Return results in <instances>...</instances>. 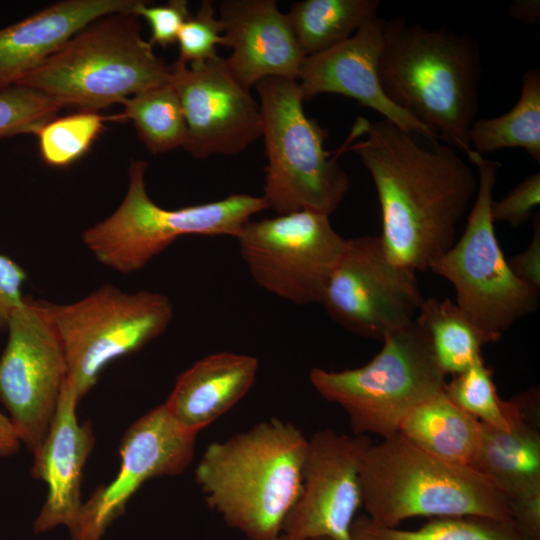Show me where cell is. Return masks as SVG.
I'll list each match as a JSON object with an SVG mask.
<instances>
[{
  "label": "cell",
  "mask_w": 540,
  "mask_h": 540,
  "mask_svg": "<svg viewBox=\"0 0 540 540\" xmlns=\"http://www.w3.org/2000/svg\"><path fill=\"white\" fill-rule=\"evenodd\" d=\"M0 357V401L21 442L35 455L68 376L64 348L42 300L24 297L9 318Z\"/></svg>",
  "instance_id": "obj_12"
},
{
  "label": "cell",
  "mask_w": 540,
  "mask_h": 540,
  "mask_svg": "<svg viewBox=\"0 0 540 540\" xmlns=\"http://www.w3.org/2000/svg\"><path fill=\"white\" fill-rule=\"evenodd\" d=\"M135 14L146 19L150 25L149 42L164 48L176 43L182 25L191 16L186 0H170L162 5H148L146 1H140Z\"/></svg>",
  "instance_id": "obj_33"
},
{
  "label": "cell",
  "mask_w": 540,
  "mask_h": 540,
  "mask_svg": "<svg viewBox=\"0 0 540 540\" xmlns=\"http://www.w3.org/2000/svg\"><path fill=\"white\" fill-rule=\"evenodd\" d=\"M372 444L367 435L315 432L308 439L301 490L281 534L289 540H351L362 505L361 464Z\"/></svg>",
  "instance_id": "obj_14"
},
{
  "label": "cell",
  "mask_w": 540,
  "mask_h": 540,
  "mask_svg": "<svg viewBox=\"0 0 540 540\" xmlns=\"http://www.w3.org/2000/svg\"><path fill=\"white\" fill-rule=\"evenodd\" d=\"M415 322L425 331L440 370L453 376L482 358L481 349L502 335L479 327L450 299L424 300Z\"/></svg>",
  "instance_id": "obj_24"
},
{
  "label": "cell",
  "mask_w": 540,
  "mask_h": 540,
  "mask_svg": "<svg viewBox=\"0 0 540 540\" xmlns=\"http://www.w3.org/2000/svg\"><path fill=\"white\" fill-rule=\"evenodd\" d=\"M378 0H302L286 13L298 45L307 57L350 38L377 18Z\"/></svg>",
  "instance_id": "obj_25"
},
{
  "label": "cell",
  "mask_w": 540,
  "mask_h": 540,
  "mask_svg": "<svg viewBox=\"0 0 540 540\" xmlns=\"http://www.w3.org/2000/svg\"><path fill=\"white\" fill-rule=\"evenodd\" d=\"M385 20L375 18L350 38L322 52L305 57L298 83L304 101L320 94H340L381 114L403 131L429 142L437 136L397 107L385 95L378 72Z\"/></svg>",
  "instance_id": "obj_17"
},
{
  "label": "cell",
  "mask_w": 540,
  "mask_h": 540,
  "mask_svg": "<svg viewBox=\"0 0 540 540\" xmlns=\"http://www.w3.org/2000/svg\"><path fill=\"white\" fill-rule=\"evenodd\" d=\"M424 299L416 272L392 261L380 236L346 240L321 304L348 331L383 341L412 323Z\"/></svg>",
  "instance_id": "obj_13"
},
{
  "label": "cell",
  "mask_w": 540,
  "mask_h": 540,
  "mask_svg": "<svg viewBox=\"0 0 540 540\" xmlns=\"http://www.w3.org/2000/svg\"><path fill=\"white\" fill-rule=\"evenodd\" d=\"M107 120H113L112 116L95 111H78L51 119L35 133L43 161L53 167L73 164L89 150Z\"/></svg>",
  "instance_id": "obj_30"
},
{
  "label": "cell",
  "mask_w": 540,
  "mask_h": 540,
  "mask_svg": "<svg viewBox=\"0 0 540 540\" xmlns=\"http://www.w3.org/2000/svg\"><path fill=\"white\" fill-rule=\"evenodd\" d=\"M140 0H64L0 29V90L16 85L96 19L135 12Z\"/></svg>",
  "instance_id": "obj_20"
},
{
  "label": "cell",
  "mask_w": 540,
  "mask_h": 540,
  "mask_svg": "<svg viewBox=\"0 0 540 540\" xmlns=\"http://www.w3.org/2000/svg\"><path fill=\"white\" fill-rule=\"evenodd\" d=\"M79 400L67 377L47 436L40 450L33 455L31 474L48 487L46 500L33 523L36 534L60 525L69 530L82 506V473L95 439L91 423L78 421Z\"/></svg>",
  "instance_id": "obj_19"
},
{
  "label": "cell",
  "mask_w": 540,
  "mask_h": 540,
  "mask_svg": "<svg viewBox=\"0 0 540 540\" xmlns=\"http://www.w3.org/2000/svg\"><path fill=\"white\" fill-rule=\"evenodd\" d=\"M518 411L508 429L481 423L471 467L509 500L540 495L539 388L516 395Z\"/></svg>",
  "instance_id": "obj_21"
},
{
  "label": "cell",
  "mask_w": 540,
  "mask_h": 540,
  "mask_svg": "<svg viewBox=\"0 0 540 540\" xmlns=\"http://www.w3.org/2000/svg\"><path fill=\"white\" fill-rule=\"evenodd\" d=\"M218 17L232 51L227 66L245 87L269 77L298 80L306 56L275 0H224Z\"/></svg>",
  "instance_id": "obj_18"
},
{
  "label": "cell",
  "mask_w": 540,
  "mask_h": 540,
  "mask_svg": "<svg viewBox=\"0 0 540 540\" xmlns=\"http://www.w3.org/2000/svg\"><path fill=\"white\" fill-rule=\"evenodd\" d=\"M273 540H289L286 536L283 534L279 535L278 537L274 538Z\"/></svg>",
  "instance_id": "obj_40"
},
{
  "label": "cell",
  "mask_w": 540,
  "mask_h": 540,
  "mask_svg": "<svg viewBox=\"0 0 540 540\" xmlns=\"http://www.w3.org/2000/svg\"><path fill=\"white\" fill-rule=\"evenodd\" d=\"M169 81L187 125L183 149L194 158L237 155L261 137L259 102L234 77L225 58L197 65L176 60Z\"/></svg>",
  "instance_id": "obj_16"
},
{
  "label": "cell",
  "mask_w": 540,
  "mask_h": 540,
  "mask_svg": "<svg viewBox=\"0 0 540 540\" xmlns=\"http://www.w3.org/2000/svg\"><path fill=\"white\" fill-rule=\"evenodd\" d=\"M310 540H332V539L327 538V537H320V538H315V539H310Z\"/></svg>",
  "instance_id": "obj_41"
},
{
  "label": "cell",
  "mask_w": 540,
  "mask_h": 540,
  "mask_svg": "<svg viewBox=\"0 0 540 540\" xmlns=\"http://www.w3.org/2000/svg\"><path fill=\"white\" fill-rule=\"evenodd\" d=\"M61 339L68 378L81 399L113 360L136 352L160 336L173 318L160 293H127L105 284L69 304L43 301Z\"/></svg>",
  "instance_id": "obj_10"
},
{
  "label": "cell",
  "mask_w": 540,
  "mask_h": 540,
  "mask_svg": "<svg viewBox=\"0 0 540 540\" xmlns=\"http://www.w3.org/2000/svg\"><path fill=\"white\" fill-rule=\"evenodd\" d=\"M21 440L9 417L0 412V457L11 456L20 447Z\"/></svg>",
  "instance_id": "obj_39"
},
{
  "label": "cell",
  "mask_w": 540,
  "mask_h": 540,
  "mask_svg": "<svg viewBox=\"0 0 540 540\" xmlns=\"http://www.w3.org/2000/svg\"><path fill=\"white\" fill-rule=\"evenodd\" d=\"M481 423L459 408L443 391L414 407L401 422L398 433L444 461L471 466Z\"/></svg>",
  "instance_id": "obj_23"
},
{
  "label": "cell",
  "mask_w": 540,
  "mask_h": 540,
  "mask_svg": "<svg viewBox=\"0 0 540 540\" xmlns=\"http://www.w3.org/2000/svg\"><path fill=\"white\" fill-rule=\"evenodd\" d=\"M26 273L15 261L0 254V330H6L13 310L24 297L22 286Z\"/></svg>",
  "instance_id": "obj_35"
},
{
  "label": "cell",
  "mask_w": 540,
  "mask_h": 540,
  "mask_svg": "<svg viewBox=\"0 0 540 540\" xmlns=\"http://www.w3.org/2000/svg\"><path fill=\"white\" fill-rule=\"evenodd\" d=\"M308 439L272 418L211 443L195 470L207 505L250 540H273L298 499Z\"/></svg>",
  "instance_id": "obj_3"
},
{
  "label": "cell",
  "mask_w": 540,
  "mask_h": 540,
  "mask_svg": "<svg viewBox=\"0 0 540 540\" xmlns=\"http://www.w3.org/2000/svg\"><path fill=\"white\" fill-rule=\"evenodd\" d=\"M114 121H132L140 140L153 154L183 148L187 125L176 90L169 82L136 94L121 103Z\"/></svg>",
  "instance_id": "obj_27"
},
{
  "label": "cell",
  "mask_w": 540,
  "mask_h": 540,
  "mask_svg": "<svg viewBox=\"0 0 540 540\" xmlns=\"http://www.w3.org/2000/svg\"><path fill=\"white\" fill-rule=\"evenodd\" d=\"M385 95L468 157L479 110L482 60L467 33L428 29L403 17L385 20L378 65Z\"/></svg>",
  "instance_id": "obj_2"
},
{
  "label": "cell",
  "mask_w": 540,
  "mask_h": 540,
  "mask_svg": "<svg viewBox=\"0 0 540 540\" xmlns=\"http://www.w3.org/2000/svg\"><path fill=\"white\" fill-rule=\"evenodd\" d=\"M147 162L132 160L129 184L119 207L106 219L82 233V241L97 261L129 274L145 267L184 235L230 236L267 205L261 196L230 194L223 199L165 209L146 192Z\"/></svg>",
  "instance_id": "obj_8"
},
{
  "label": "cell",
  "mask_w": 540,
  "mask_h": 540,
  "mask_svg": "<svg viewBox=\"0 0 540 540\" xmlns=\"http://www.w3.org/2000/svg\"><path fill=\"white\" fill-rule=\"evenodd\" d=\"M171 65L141 35L135 12L91 22L17 85L35 89L63 108L95 111L167 83Z\"/></svg>",
  "instance_id": "obj_5"
},
{
  "label": "cell",
  "mask_w": 540,
  "mask_h": 540,
  "mask_svg": "<svg viewBox=\"0 0 540 540\" xmlns=\"http://www.w3.org/2000/svg\"><path fill=\"white\" fill-rule=\"evenodd\" d=\"M267 157L262 198L278 215L297 211L332 214L349 190L338 164L341 151H326L327 129L305 113L296 79L269 77L255 85Z\"/></svg>",
  "instance_id": "obj_6"
},
{
  "label": "cell",
  "mask_w": 540,
  "mask_h": 540,
  "mask_svg": "<svg viewBox=\"0 0 540 540\" xmlns=\"http://www.w3.org/2000/svg\"><path fill=\"white\" fill-rule=\"evenodd\" d=\"M509 509L521 540H540V495L511 500Z\"/></svg>",
  "instance_id": "obj_37"
},
{
  "label": "cell",
  "mask_w": 540,
  "mask_h": 540,
  "mask_svg": "<svg viewBox=\"0 0 540 540\" xmlns=\"http://www.w3.org/2000/svg\"><path fill=\"white\" fill-rule=\"evenodd\" d=\"M196 436L183 429L164 404L136 420L122 438L117 475L82 503L69 529L71 539L102 540L147 480L178 475L188 467L194 456Z\"/></svg>",
  "instance_id": "obj_15"
},
{
  "label": "cell",
  "mask_w": 540,
  "mask_h": 540,
  "mask_svg": "<svg viewBox=\"0 0 540 540\" xmlns=\"http://www.w3.org/2000/svg\"><path fill=\"white\" fill-rule=\"evenodd\" d=\"M445 376L415 320L385 337L367 364L342 371L317 367L309 373L317 393L347 413L355 435L382 438L397 433L414 407L443 391Z\"/></svg>",
  "instance_id": "obj_7"
},
{
  "label": "cell",
  "mask_w": 540,
  "mask_h": 540,
  "mask_svg": "<svg viewBox=\"0 0 540 540\" xmlns=\"http://www.w3.org/2000/svg\"><path fill=\"white\" fill-rule=\"evenodd\" d=\"M512 272L523 282L539 291L540 288V214L533 215V236L529 245L510 261Z\"/></svg>",
  "instance_id": "obj_36"
},
{
  "label": "cell",
  "mask_w": 540,
  "mask_h": 540,
  "mask_svg": "<svg viewBox=\"0 0 540 540\" xmlns=\"http://www.w3.org/2000/svg\"><path fill=\"white\" fill-rule=\"evenodd\" d=\"M445 394L462 410L481 423L508 429L518 411L516 397L502 399L492 379V371L483 358L444 386Z\"/></svg>",
  "instance_id": "obj_29"
},
{
  "label": "cell",
  "mask_w": 540,
  "mask_h": 540,
  "mask_svg": "<svg viewBox=\"0 0 540 540\" xmlns=\"http://www.w3.org/2000/svg\"><path fill=\"white\" fill-rule=\"evenodd\" d=\"M509 15L524 25H536L540 21V1L515 0L510 4Z\"/></svg>",
  "instance_id": "obj_38"
},
{
  "label": "cell",
  "mask_w": 540,
  "mask_h": 540,
  "mask_svg": "<svg viewBox=\"0 0 540 540\" xmlns=\"http://www.w3.org/2000/svg\"><path fill=\"white\" fill-rule=\"evenodd\" d=\"M360 478L366 516L384 526L413 517L511 520L509 500L485 476L427 453L398 432L368 448Z\"/></svg>",
  "instance_id": "obj_4"
},
{
  "label": "cell",
  "mask_w": 540,
  "mask_h": 540,
  "mask_svg": "<svg viewBox=\"0 0 540 540\" xmlns=\"http://www.w3.org/2000/svg\"><path fill=\"white\" fill-rule=\"evenodd\" d=\"M63 107L45 94L22 85L0 90V138L34 134Z\"/></svg>",
  "instance_id": "obj_31"
},
{
  "label": "cell",
  "mask_w": 540,
  "mask_h": 540,
  "mask_svg": "<svg viewBox=\"0 0 540 540\" xmlns=\"http://www.w3.org/2000/svg\"><path fill=\"white\" fill-rule=\"evenodd\" d=\"M341 150L358 155L377 191L383 246L395 263L425 271L455 243L456 227L478 180L456 150L439 140L423 147L393 123L358 117Z\"/></svg>",
  "instance_id": "obj_1"
},
{
  "label": "cell",
  "mask_w": 540,
  "mask_h": 540,
  "mask_svg": "<svg viewBox=\"0 0 540 540\" xmlns=\"http://www.w3.org/2000/svg\"><path fill=\"white\" fill-rule=\"evenodd\" d=\"M471 149L480 154L503 148H522L540 162V70L528 69L521 77V93L506 113L476 119L469 131Z\"/></svg>",
  "instance_id": "obj_26"
},
{
  "label": "cell",
  "mask_w": 540,
  "mask_h": 540,
  "mask_svg": "<svg viewBox=\"0 0 540 540\" xmlns=\"http://www.w3.org/2000/svg\"><path fill=\"white\" fill-rule=\"evenodd\" d=\"M540 203V173H534L510 190L505 197L491 204L493 222H506L518 227L532 215Z\"/></svg>",
  "instance_id": "obj_34"
},
{
  "label": "cell",
  "mask_w": 540,
  "mask_h": 540,
  "mask_svg": "<svg viewBox=\"0 0 540 540\" xmlns=\"http://www.w3.org/2000/svg\"><path fill=\"white\" fill-rule=\"evenodd\" d=\"M258 360L221 351L181 373L163 403L186 431L197 434L235 406L254 385Z\"/></svg>",
  "instance_id": "obj_22"
},
{
  "label": "cell",
  "mask_w": 540,
  "mask_h": 540,
  "mask_svg": "<svg viewBox=\"0 0 540 540\" xmlns=\"http://www.w3.org/2000/svg\"><path fill=\"white\" fill-rule=\"evenodd\" d=\"M467 158L478 170V187L465 230L428 269L453 285L457 306L479 327L502 335L537 309L539 291L512 272L495 233L491 204L500 163L474 151Z\"/></svg>",
  "instance_id": "obj_9"
},
{
  "label": "cell",
  "mask_w": 540,
  "mask_h": 540,
  "mask_svg": "<svg viewBox=\"0 0 540 540\" xmlns=\"http://www.w3.org/2000/svg\"><path fill=\"white\" fill-rule=\"evenodd\" d=\"M351 540H521L512 520L484 517L433 518L416 530L388 527L366 515L356 517Z\"/></svg>",
  "instance_id": "obj_28"
},
{
  "label": "cell",
  "mask_w": 540,
  "mask_h": 540,
  "mask_svg": "<svg viewBox=\"0 0 540 540\" xmlns=\"http://www.w3.org/2000/svg\"><path fill=\"white\" fill-rule=\"evenodd\" d=\"M236 239L256 284L297 305L321 304L347 240L328 215L308 210L250 219Z\"/></svg>",
  "instance_id": "obj_11"
},
{
  "label": "cell",
  "mask_w": 540,
  "mask_h": 540,
  "mask_svg": "<svg viewBox=\"0 0 540 540\" xmlns=\"http://www.w3.org/2000/svg\"><path fill=\"white\" fill-rule=\"evenodd\" d=\"M178 61L197 65L217 58V47L225 46L223 23L210 0H203L195 15L182 25L177 41Z\"/></svg>",
  "instance_id": "obj_32"
}]
</instances>
